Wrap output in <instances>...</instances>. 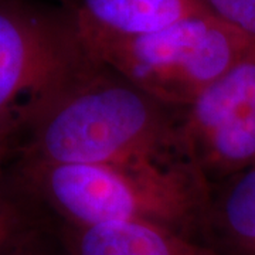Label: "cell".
I'll list each match as a JSON object with an SVG mask.
<instances>
[{
  "instance_id": "cell-1",
  "label": "cell",
  "mask_w": 255,
  "mask_h": 255,
  "mask_svg": "<svg viewBox=\"0 0 255 255\" xmlns=\"http://www.w3.org/2000/svg\"><path fill=\"white\" fill-rule=\"evenodd\" d=\"M179 124L172 108L94 60L28 128L18 153L53 164L189 160Z\"/></svg>"
},
{
  "instance_id": "cell-2",
  "label": "cell",
  "mask_w": 255,
  "mask_h": 255,
  "mask_svg": "<svg viewBox=\"0 0 255 255\" xmlns=\"http://www.w3.org/2000/svg\"><path fill=\"white\" fill-rule=\"evenodd\" d=\"M18 184L71 227L149 223L190 234L210 221L209 180L190 160L53 164L20 160Z\"/></svg>"
},
{
  "instance_id": "cell-3",
  "label": "cell",
  "mask_w": 255,
  "mask_h": 255,
  "mask_svg": "<svg viewBox=\"0 0 255 255\" xmlns=\"http://www.w3.org/2000/svg\"><path fill=\"white\" fill-rule=\"evenodd\" d=\"M78 34L92 60L157 102L180 111L255 44L254 37L213 14L186 18L142 36Z\"/></svg>"
},
{
  "instance_id": "cell-4",
  "label": "cell",
  "mask_w": 255,
  "mask_h": 255,
  "mask_svg": "<svg viewBox=\"0 0 255 255\" xmlns=\"http://www.w3.org/2000/svg\"><path fill=\"white\" fill-rule=\"evenodd\" d=\"M92 63L73 11L0 0V127L24 137Z\"/></svg>"
},
{
  "instance_id": "cell-5",
  "label": "cell",
  "mask_w": 255,
  "mask_h": 255,
  "mask_svg": "<svg viewBox=\"0 0 255 255\" xmlns=\"http://www.w3.org/2000/svg\"><path fill=\"white\" fill-rule=\"evenodd\" d=\"M187 159L209 180L255 167V44L180 115Z\"/></svg>"
},
{
  "instance_id": "cell-6",
  "label": "cell",
  "mask_w": 255,
  "mask_h": 255,
  "mask_svg": "<svg viewBox=\"0 0 255 255\" xmlns=\"http://www.w3.org/2000/svg\"><path fill=\"white\" fill-rule=\"evenodd\" d=\"M211 14L201 0H78L74 11L81 33L135 37L186 18Z\"/></svg>"
},
{
  "instance_id": "cell-7",
  "label": "cell",
  "mask_w": 255,
  "mask_h": 255,
  "mask_svg": "<svg viewBox=\"0 0 255 255\" xmlns=\"http://www.w3.org/2000/svg\"><path fill=\"white\" fill-rule=\"evenodd\" d=\"M73 228L71 255H223L187 234L149 223Z\"/></svg>"
},
{
  "instance_id": "cell-8",
  "label": "cell",
  "mask_w": 255,
  "mask_h": 255,
  "mask_svg": "<svg viewBox=\"0 0 255 255\" xmlns=\"http://www.w3.org/2000/svg\"><path fill=\"white\" fill-rule=\"evenodd\" d=\"M211 219L238 250L255 255V167L230 177L219 201H213Z\"/></svg>"
},
{
  "instance_id": "cell-9",
  "label": "cell",
  "mask_w": 255,
  "mask_h": 255,
  "mask_svg": "<svg viewBox=\"0 0 255 255\" xmlns=\"http://www.w3.org/2000/svg\"><path fill=\"white\" fill-rule=\"evenodd\" d=\"M30 203L33 200L20 184H11L0 169V255H9L34 233Z\"/></svg>"
},
{
  "instance_id": "cell-10",
  "label": "cell",
  "mask_w": 255,
  "mask_h": 255,
  "mask_svg": "<svg viewBox=\"0 0 255 255\" xmlns=\"http://www.w3.org/2000/svg\"><path fill=\"white\" fill-rule=\"evenodd\" d=\"M213 16L255 38V0H201Z\"/></svg>"
},
{
  "instance_id": "cell-11",
  "label": "cell",
  "mask_w": 255,
  "mask_h": 255,
  "mask_svg": "<svg viewBox=\"0 0 255 255\" xmlns=\"http://www.w3.org/2000/svg\"><path fill=\"white\" fill-rule=\"evenodd\" d=\"M23 143V135L10 128L0 127V169L13 153L20 150Z\"/></svg>"
},
{
  "instance_id": "cell-12",
  "label": "cell",
  "mask_w": 255,
  "mask_h": 255,
  "mask_svg": "<svg viewBox=\"0 0 255 255\" xmlns=\"http://www.w3.org/2000/svg\"><path fill=\"white\" fill-rule=\"evenodd\" d=\"M33 236H34V233H33L30 237L26 238L23 243H20L9 255H46L43 254V253H38V251L31 248V238H33Z\"/></svg>"
},
{
  "instance_id": "cell-13",
  "label": "cell",
  "mask_w": 255,
  "mask_h": 255,
  "mask_svg": "<svg viewBox=\"0 0 255 255\" xmlns=\"http://www.w3.org/2000/svg\"><path fill=\"white\" fill-rule=\"evenodd\" d=\"M61 7L65 10H70V11H75L77 6H78V0H58Z\"/></svg>"
}]
</instances>
